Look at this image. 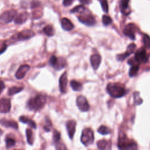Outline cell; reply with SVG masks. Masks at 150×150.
<instances>
[{"label": "cell", "instance_id": "6da1fadb", "mask_svg": "<svg viewBox=\"0 0 150 150\" xmlns=\"http://www.w3.org/2000/svg\"><path fill=\"white\" fill-rule=\"evenodd\" d=\"M46 101V96L39 94L30 98L27 103L28 108L33 111H37L42 108Z\"/></svg>", "mask_w": 150, "mask_h": 150}, {"label": "cell", "instance_id": "7a4b0ae2", "mask_svg": "<svg viewBox=\"0 0 150 150\" xmlns=\"http://www.w3.org/2000/svg\"><path fill=\"white\" fill-rule=\"evenodd\" d=\"M108 93L113 98H120L125 94L124 88L120 84L110 83L107 86Z\"/></svg>", "mask_w": 150, "mask_h": 150}, {"label": "cell", "instance_id": "3957f363", "mask_svg": "<svg viewBox=\"0 0 150 150\" xmlns=\"http://www.w3.org/2000/svg\"><path fill=\"white\" fill-rule=\"evenodd\" d=\"M118 147L119 149H135L137 148V144L129 140L125 135H120Z\"/></svg>", "mask_w": 150, "mask_h": 150}, {"label": "cell", "instance_id": "277c9868", "mask_svg": "<svg viewBox=\"0 0 150 150\" xmlns=\"http://www.w3.org/2000/svg\"><path fill=\"white\" fill-rule=\"evenodd\" d=\"M94 133L93 131L88 128H85L83 130L81 136V142L86 146L90 145L94 141Z\"/></svg>", "mask_w": 150, "mask_h": 150}, {"label": "cell", "instance_id": "5b68a950", "mask_svg": "<svg viewBox=\"0 0 150 150\" xmlns=\"http://www.w3.org/2000/svg\"><path fill=\"white\" fill-rule=\"evenodd\" d=\"M78 19L80 22L87 26H93L96 23V19L94 17L86 11L81 13V14L78 16Z\"/></svg>", "mask_w": 150, "mask_h": 150}, {"label": "cell", "instance_id": "8992f818", "mask_svg": "<svg viewBox=\"0 0 150 150\" xmlns=\"http://www.w3.org/2000/svg\"><path fill=\"white\" fill-rule=\"evenodd\" d=\"M49 63L55 69L60 70L64 67L66 65V60L63 58H57L55 56H52L49 59Z\"/></svg>", "mask_w": 150, "mask_h": 150}, {"label": "cell", "instance_id": "52a82bcc", "mask_svg": "<svg viewBox=\"0 0 150 150\" xmlns=\"http://www.w3.org/2000/svg\"><path fill=\"white\" fill-rule=\"evenodd\" d=\"M17 15V12L14 10H9L2 13L0 16V20L5 23H9L14 19Z\"/></svg>", "mask_w": 150, "mask_h": 150}, {"label": "cell", "instance_id": "ba28073f", "mask_svg": "<svg viewBox=\"0 0 150 150\" xmlns=\"http://www.w3.org/2000/svg\"><path fill=\"white\" fill-rule=\"evenodd\" d=\"M76 104L79 109L83 112L87 111L90 108V105L86 98L83 96H79L76 100Z\"/></svg>", "mask_w": 150, "mask_h": 150}, {"label": "cell", "instance_id": "9c48e42d", "mask_svg": "<svg viewBox=\"0 0 150 150\" xmlns=\"http://www.w3.org/2000/svg\"><path fill=\"white\" fill-rule=\"evenodd\" d=\"M135 61L139 63H144L147 62L148 57L146 53L145 50L144 48L138 50L135 54Z\"/></svg>", "mask_w": 150, "mask_h": 150}, {"label": "cell", "instance_id": "30bf717a", "mask_svg": "<svg viewBox=\"0 0 150 150\" xmlns=\"http://www.w3.org/2000/svg\"><path fill=\"white\" fill-rule=\"evenodd\" d=\"M35 35V33L33 30L30 29H25L19 32L16 35V39L18 40H27L32 38Z\"/></svg>", "mask_w": 150, "mask_h": 150}, {"label": "cell", "instance_id": "8fae6325", "mask_svg": "<svg viewBox=\"0 0 150 150\" xmlns=\"http://www.w3.org/2000/svg\"><path fill=\"white\" fill-rule=\"evenodd\" d=\"M11 107V101L8 98H2L0 100V112L2 113L8 112Z\"/></svg>", "mask_w": 150, "mask_h": 150}, {"label": "cell", "instance_id": "7c38bea8", "mask_svg": "<svg viewBox=\"0 0 150 150\" xmlns=\"http://www.w3.org/2000/svg\"><path fill=\"white\" fill-rule=\"evenodd\" d=\"M135 26L133 24H128L125 26L123 30V33L129 37L130 39L134 40L135 38Z\"/></svg>", "mask_w": 150, "mask_h": 150}, {"label": "cell", "instance_id": "4fadbf2b", "mask_svg": "<svg viewBox=\"0 0 150 150\" xmlns=\"http://www.w3.org/2000/svg\"><path fill=\"white\" fill-rule=\"evenodd\" d=\"M67 72H64L62 74L59 79V89L61 93H65L67 90Z\"/></svg>", "mask_w": 150, "mask_h": 150}, {"label": "cell", "instance_id": "5bb4252c", "mask_svg": "<svg viewBox=\"0 0 150 150\" xmlns=\"http://www.w3.org/2000/svg\"><path fill=\"white\" fill-rule=\"evenodd\" d=\"M76 122L75 120H69L66 123V128L68 135L70 139H72L74 137V134L76 131Z\"/></svg>", "mask_w": 150, "mask_h": 150}, {"label": "cell", "instance_id": "9a60e30c", "mask_svg": "<svg viewBox=\"0 0 150 150\" xmlns=\"http://www.w3.org/2000/svg\"><path fill=\"white\" fill-rule=\"evenodd\" d=\"M30 69V66L28 64H24L21 66L15 73V77L18 79H21L25 77L26 73Z\"/></svg>", "mask_w": 150, "mask_h": 150}, {"label": "cell", "instance_id": "2e32d148", "mask_svg": "<svg viewBox=\"0 0 150 150\" xmlns=\"http://www.w3.org/2000/svg\"><path fill=\"white\" fill-rule=\"evenodd\" d=\"M101 57L100 54H93L90 57V63L94 70H97V68L99 67L100 64L101 63Z\"/></svg>", "mask_w": 150, "mask_h": 150}, {"label": "cell", "instance_id": "e0dca14e", "mask_svg": "<svg viewBox=\"0 0 150 150\" xmlns=\"http://www.w3.org/2000/svg\"><path fill=\"white\" fill-rule=\"evenodd\" d=\"M29 14L27 12H22L18 15H16L14 18V22L17 24H22L28 19Z\"/></svg>", "mask_w": 150, "mask_h": 150}, {"label": "cell", "instance_id": "ac0fdd59", "mask_svg": "<svg viewBox=\"0 0 150 150\" xmlns=\"http://www.w3.org/2000/svg\"><path fill=\"white\" fill-rule=\"evenodd\" d=\"M0 124L5 127H11L15 129L18 128V123L13 120H9L5 118L0 120Z\"/></svg>", "mask_w": 150, "mask_h": 150}, {"label": "cell", "instance_id": "d6986e66", "mask_svg": "<svg viewBox=\"0 0 150 150\" xmlns=\"http://www.w3.org/2000/svg\"><path fill=\"white\" fill-rule=\"evenodd\" d=\"M61 25L62 28L67 31L71 30L73 29L74 25L71 22L66 18H63L61 20Z\"/></svg>", "mask_w": 150, "mask_h": 150}, {"label": "cell", "instance_id": "ffe728a7", "mask_svg": "<svg viewBox=\"0 0 150 150\" xmlns=\"http://www.w3.org/2000/svg\"><path fill=\"white\" fill-rule=\"evenodd\" d=\"M97 147L100 149H111V142L105 139H101L97 142Z\"/></svg>", "mask_w": 150, "mask_h": 150}, {"label": "cell", "instance_id": "44dd1931", "mask_svg": "<svg viewBox=\"0 0 150 150\" xmlns=\"http://www.w3.org/2000/svg\"><path fill=\"white\" fill-rule=\"evenodd\" d=\"M19 121L22 122L23 123L27 124L28 125H29L30 127L33 128H36V123L31 119L28 118L27 117L25 116H21L19 117Z\"/></svg>", "mask_w": 150, "mask_h": 150}, {"label": "cell", "instance_id": "7402d4cb", "mask_svg": "<svg viewBox=\"0 0 150 150\" xmlns=\"http://www.w3.org/2000/svg\"><path fill=\"white\" fill-rule=\"evenodd\" d=\"M26 135L28 143L29 145H32L34 141V136H33V133L32 131L30 129L27 128L26 130Z\"/></svg>", "mask_w": 150, "mask_h": 150}, {"label": "cell", "instance_id": "603a6c76", "mask_svg": "<svg viewBox=\"0 0 150 150\" xmlns=\"http://www.w3.org/2000/svg\"><path fill=\"white\" fill-rule=\"evenodd\" d=\"M129 0H121V11L124 15H128L129 12L127 11L128 8V3Z\"/></svg>", "mask_w": 150, "mask_h": 150}, {"label": "cell", "instance_id": "cb8c5ba5", "mask_svg": "<svg viewBox=\"0 0 150 150\" xmlns=\"http://www.w3.org/2000/svg\"><path fill=\"white\" fill-rule=\"evenodd\" d=\"M70 86L74 91H80L82 89L81 84L74 80L70 81Z\"/></svg>", "mask_w": 150, "mask_h": 150}, {"label": "cell", "instance_id": "d4e9b609", "mask_svg": "<svg viewBox=\"0 0 150 150\" xmlns=\"http://www.w3.org/2000/svg\"><path fill=\"white\" fill-rule=\"evenodd\" d=\"M44 33L48 36H52L54 35V30L53 26L50 25H46L43 29Z\"/></svg>", "mask_w": 150, "mask_h": 150}, {"label": "cell", "instance_id": "484cf974", "mask_svg": "<svg viewBox=\"0 0 150 150\" xmlns=\"http://www.w3.org/2000/svg\"><path fill=\"white\" fill-rule=\"evenodd\" d=\"M23 90V87H18V86H13L11 87L8 90V94L9 96L14 95L18 93H19Z\"/></svg>", "mask_w": 150, "mask_h": 150}, {"label": "cell", "instance_id": "4316f807", "mask_svg": "<svg viewBox=\"0 0 150 150\" xmlns=\"http://www.w3.org/2000/svg\"><path fill=\"white\" fill-rule=\"evenodd\" d=\"M86 11V8L83 5H78L75 6L70 11L71 13H83Z\"/></svg>", "mask_w": 150, "mask_h": 150}, {"label": "cell", "instance_id": "83f0119b", "mask_svg": "<svg viewBox=\"0 0 150 150\" xmlns=\"http://www.w3.org/2000/svg\"><path fill=\"white\" fill-rule=\"evenodd\" d=\"M139 70V66L138 65H132L129 69V75L130 77H134L136 76Z\"/></svg>", "mask_w": 150, "mask_h": 150}, {"label": "cell", "instance_id": "f1b7e54d", "mask_svg": "<svg viewBox=\"0 0 150 150\" xmlns=\"http://www.w3.org/2000/svg\"><path fill=\"white\" fill-rule=\"evenodd\" d=\"M97 131L100 134H101L102 135L108 134L111 132L110 129L108 127H107L105 126H104V125H101V127H100Z\"/></svg>", "mask_w": 150, "mask_h": 150}, {"label": "cell", "instance_id": "f546056e", "mask_svg": "<svg viewBox=\"0 0 150 150\" xmlns=\"http://www.w3.org/2000/svg\"><path fill=\"white\" fill-rule=\"evenodd\" d=\"M5 143H6V146L8 148H9L15 145L16 141H15L14 139L10 138V137H8L6 138L5 139Z\"/></svg>", "mask_w": 150, "mask_h": 150}, {"label": "cell", "instance_id": "4dcf8cb0", "mask_svg": "<svg viewBox=\"0 0 150 150\" xmlns=\"http://www.w3.org/2000/svg\"><path fill=\"white\" fill-rule=\"evenodd\" d=\"M143 42L146 47H150V37L148 35L144 34L143 35Z\"/></svg>", "mask_w": 150, "mask_h": 150}, {"label": "cell", "instance_id": "1f68e13d", "mask_svg": "<svg viewBox=\"0 0 150 150\" xmlns=\"http://www.w3.org/2000/svg\"><path fill=\"white\" fill-rule=\"evenodd\" d=\"M99 1L100 2V4L101 5L103 11L107 13L108 11V5L107 0H99Z\"/></svg>", "mask_w": 150, "mask_h": 150}, {"label": "cell", "instance_id": "d6a6232c", "mask_svg": "<svg viewBox=\"0 0 150 150\" xmlns=\"http://www.w3.org/2000/svg\"><path fill=\"white\" fill-rule=\"evenodd\" d=\"M53 141L54 143H56V144L59 143L60 139V133L59 131H57V130L54 129V131L53 132Z\"/></svg>", "mask_w": 150, "mask_h": 150}, {"label": "cell", "instance_id": "836d02e7", "mask_svg": "<svg viewBox=\"0 0 150 150\" xmlns=\"http://www.w3.org/2000/svg\"><path fill=\"white\" fill-rule=\"evenodd\" d=\"M102 21H103V23L104 25H108L111 23L112 19L110 16L104 15L102 17Z\"/></svg>", "mask_w": 150, "mask_h": 150}, {"label": "cell", "instance_id": "e575fe53", "mask_svg": "<svg viewBox=\"0 0 150 150\" xmlns=\"http://www.w3.org/2000/svg\"><path fill=\"white\" fill-rule=\"evenodd\" d=\"M73 1H74V0H63V4L65 6H70V5H71V4L73 3Z\"/></svg>", "mask_w": 150, "mask_h": 150}, {"label": "cell", "instance_id": "d590c367", "mask_svg": "<svg viewBox=\"0 0 150 150\" xmlns=\"http://www.w3.org/2000/svg\"><path fill=\"white\" fill-rule=\"evenodd\" d=\"M40 2L37 1V0H34L32 2V8H35L37 7L39 5Z\"/></svg>", "mask_w": 150, "mask_h": 150}, {"label": "cell", "instance_id": "8d00e7d4", "mask_svg": "<svg viewBox=\"0 0 150 150\" xmlns=\"http://www.w3.org/2000/svg\"><path fill=\"white\" fill-rule=\"evenodd\" d=\"M6 47H7V46H6V44H3V45L1 46V47L0 48V54L1 53H3L5 50H6Z\"/></svg>", "mask_w": 150, "mask_h": 150}, {"label": "cell", "instance_id": "74e56055", "mask_svg": "<svg viewBox=\"0 0 150 150\" xmlns=\"http://www.w3.org/2000/svg\"><path fill=\"white\" fill-rule=\"evenodd\" d=\"M4 87H5L4 83H3V81H2L1 80H0V93L2 91V90H4Z\"/></svg>", "mask_w": 150, "mask_h": 150}, {"label": "cell", "instance_id": "f35d334b", "mask_svg": "<svg viewBox=\"0 0 150 150\" xmlns=\"http://www.w3.org/2000/svg\"><path fill=\"white\" fill-rule=\"evenodd\" d=\"M79 1L83 4H88L91 2V0H79Z\"/></svg>", "mask_w": 150, "mask_h": 150}, {"label": "cell", "instance_id": "ab89813d", "mask_svg": "<svg viewBox=\"0 0 150 150\" xmlns=\"http://www.w3.org/2000/svg\"><path fill=\"white\" fill-rule=\"evenodd\" d=\"M2 133H3V132H2V130H1V129H0V136H1V135H2Z\"/></svg>", "mask_w": 150, "mask_h": 150}]
</instances>
